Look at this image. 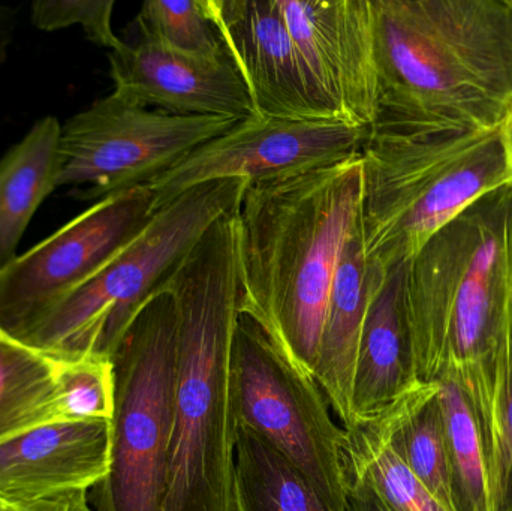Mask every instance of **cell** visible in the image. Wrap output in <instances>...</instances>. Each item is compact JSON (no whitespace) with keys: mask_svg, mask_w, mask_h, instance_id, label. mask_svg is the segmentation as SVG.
<instances>
[{"mask_svg":"<svg viewBox=\"0 0 512 511\" xmlns=\"http://www.w3.org/2000/svg\"><path fill=\"white\" fill-rule=\"evenodd\" d=\"M372 129L481 131L512 113V0H372Z\"/></svg>","mask_w":512,"mask_h":511,"instance_id":"7a4b0ae2","label":"cell"},{"mask_svg":"<svg viewBox=\"0 0 512 511\" xmlns=\"http://www.w3.org/2000/svg\"><path fill=\"white\" fill-rule=\"evenodd\" d=\"M63 365L65 360L0 332V446L66 422L59 383Z\"/></svg>","mask_w":512,"mask_h":511,"instance_id":"d6986e66","label":"cell"},{"mask_svg":"<svg viewBox=\"0 0 512 511\" xmlns=\"http://www.w3.org/2000/svg\"><path fill=\"white\" fill-rule=\"evenodd\" d=\"M177 317L158 290L114 354L116 410L111 462L93 511H162L167 495L176 392Z\"/></svg>","mask_w":512,"mask_h":511,"instance_id":"52a82bcc","label":"cell"},{"mask_svg":"<svg viewBox=\"0 0 512 511\" xmlns=\"http://www.w3.org/2000/svg\"><path fill=\"white\" fill-rule=\"evenodd\" d=\"M236 511H337L276 447L248 426L237 434Z\"/></svg>","mask_w":512,"mask_h":511,"instance_id":"7402d4cb","label":"cell"},{"mask_svg":"<svg viewBox=\"0 0 512 511\" xmlns=\"http://www.w3.org/2000/svg\"><path fill=\"white\" fill-rule=\"evenodd\" d=\"M403 309L415 378L471 395L512 324V183L483 195L406 263Z\"/></svg>","mask_w":512,"mask_h":511,"instance_id":"277c9868","label":"cell"},{"mask_svg":"<svg viewBox=\"0 0 512 511\" xmlns=\"http://www.w3.org/2000/svg\"><path fill=\"white\" fill-rule=\"evenodd\" d=\"M367 135L342 120H242L150 183L153 207L156 212L201 183L242 179L254 185L336 164L360 153Z\"/></svg>","mask_w":512,"mask_h":511,"instance_id":"8fae6325","label":"cell"},{"mask_svg":"<svg viewBox=\"0 0 512 511\" xmlns=\"http://www.w3.org/2000/svg\"><path fill=\"white\" fill-rule=\"evenodd\" d=\"M345 431L349 482L369 486L393 511H447L394 450L385 411Z\"/></svg>","mask_w":512,"mask_h":511,"instance_id":"603a6c76","label":"cell"},{"mask_svg":"<svg viewBox=\"0 0 512 511\" xmlns=\"http://www.w3.org/2000/svg\"><path fill=\"white\" fill-rule=\"evenodd\" d=\"M504 137L505 146H507L508 161H510V167L512 171V113L508 117L507 122L504 123Z\"/></svg>","mask_w":512,"mask_h":511,"instance_id":"f546056e","label":"cell"},{"mask_svg":"<svg viewBox=\"0 0 512 511\" xmlns=\"http://www.w3.org/2000/svg\"><path fill=\"white\" fill-rule=\"evenodd\" d=\"M48 504H50V503L39 504V506L27 507V509H21V510H15V511H48ZM0 511H5V510L0 509Z\"/></svg>","mask_w":512,"mask_h":511,"instance_id":"4dcf8cb0","label":"cell"},{"mask_svg":"<svg viewBox=\"0 0 512 511\" xmlns=\"http://www.w3.org/2000/svg\"><path fill=\"white\" fill-rule=\"evenodd\" d=\"M438 392L417 381L384 411L394 450L445 510L459 511Z\"/></svg>","mask_w":512,"mask_h":511,"instance_id":"ffe728a7","label":"cell"},{"mask_svg":"<svg viewBox=\"0 0 512 511\" xmlns=\"http://www.w3.org/2000/svg\"><path fill=\"white\" fill-rule=\"evenodd\" d=\"M242 120L177 116L111 92L62 126L59 186L78 200L149 186L201 144Z\"/></svg>","mask_w":512,"mask_h":511,"instance_id":"9c48e42d","label":"cell"},{"mask_svg":"<svg viewBox=\"0 0 512 511\" xmlns=\"http://www.w3.org/2000/svg\"><path fill=\"white\" fill-rule=\"evenodd\" d=\"M236 213L213 224L158 288L173 297L177 317L173 441L162 511H236Z\"/></svg>","mask_w":512,"mask_h":511,"instance_id":"3957f363","label":"cell"},{"mask_svg":"<svg viewBox=\"0 0 512 511\" xmlns=\"http://www.w3.org/2000/svg\"><path fill=\"white\" fill-rule=\"evenodd\" d=\"M438 401L459 511H490L486 459L474 413L462 390L450 381L439 383Z\"/></svg>","mask_w":512,"mask_h":511,"instance_id":"cb8c5ba5","label":"cell"},{"mask_svg":"<svg viewBox=\"0 0 512 511\" xmlns=\"http://www.w3.org/2000/svg\"><path fill=\"white\" fill-rule=\"evenodd\" d=\"M310 77L343 122L375 126L378 66L372 0H277Z\"/></svg>","mask_w":512,"mask_h":511,"instance_id":"4fadbf2b","label":"cell"},{"mask_svg":"<svg viewBox=\"0 0 512 511\" xmlns=\"http://www.w3.org/2000/svg\"><path fill=\"white\" fill-rule=\"evenodd\" d=\"M385 275V270L367 260L361 218L343 246L325 312L315 369L316 383L343 429L352 425V378L364 318Z\"/></svg>","mask_w":512,"mask_h":511,"instance_id":"2e32d148","label":"cell"},{"mask_svg":"<svg viewBox=\"0 0 512 511\" xmlns=\"http://www.w3.org/2000/svg\"><path fill=\"white\" fill-rule=\"evenodd\" d=\"M0 332H3V329H2V327H0Z\"/></svg>","mask_w":512,"mask_h":511,"instance_id":"1f68e13d","label":"cell"},{"mask_svg":"<svg viewBox=\"0 0 512 511\" xmlns=\"http://www.w3.org/2000/svg\"><path fill=\"white\" fill-rule=\"evenodd\" d=\"M15 14L5 6H0V66L5 63L8 57L9 45H11L12 35H14Z\"/></svg>","mask_w":512,"mask_h":511,"instance_id":"f1b7e54d","label":"cell"},{"mask_svg":"<svg viewBox=\"0 0 512 511\" xmlns=\"http://www.w3.org/2000/svg\"><path fill=\"white\" fill-rule=\"evenodd\" d=\"M246 186L242 179L201 183L156 210L119 254L17 339L63 360H113L162 282L213 224L239 210Z\"/></svg>","mask_w":512,"mask_h":511,"instance_id":"8992f818","label":"cell"},{"mask_svg":"<svg viewBox=\"0 0 512 511\" xmlns=\"http://www.w3.org/2000/svg\"><path fill=\"white\" fill-rule=\"evenodd\" d=\"M483 441L490 511H512V324L466 398Z\"/></svg>","mask_w":512,"mask_h":511,"instance_id":"44dd1931","label":"cell"},{"mask_svg":"<svg viewBox=\"0 0 512 511\" xmlns=\"http://www.w3.org/2000/svg\"><path fill=\"white\" fill-rule=\"evenodd\" d=\"M361 161L364 249L385 272L408 263L478 198L512 183L504 126L370 129Z\"/></svg>","mask_w":512,"mask_h":511,"instance_id":"5b68a950","label":"cell"},{"mask_svg":"<svg viewBox=\"0 0 512 511\" xmlns=\"http://www.w3.org/2000/svg\"><path fill=\"white\" fill-rule=\"evenodd\" d=\"M348 511H393L361 482H349Z\"/></svg>","mask_w":512,"mask_h":511,"instance_id":"83f0119b","label":"cell"},{"mask_svg":"<svg viewBox=\"0 0 512 511\" xmlns=\"http://www.w3.org/2000/svg\"><path fill=\"white\" fill-rule=\"evenodd\" d=\"M111 422H59L0 446V509L89 495L110 473Z\"/></svg>","mask_w":512,"mask_h":511,"instance_id":"9a60e30c","label":"cell"},{"mask_svg":"<svg viewBox=\"0 0 512 511\" xmlns=\"http://www.w3.org/2000/svg\"><path fill=\"white\" fill-rule=\"evenodd\" d=\"M405 270L406 263L388 270L367 308L352 378V425L375 419L418 381L403 309Z\"/></svg>","mask_w":512,"mask_h":511,"instance_id":"e0dca14e","label":"cell"},{"mask_svg":"<svg viewBox=\"0 0 512 511\" xmlns=\"http://www.w3.org/2000/svg\"><path fill=\"white\" fill-rule=\"evenodd\" d=\"M363 215L361 152L248 185L236 213L237 309L277 353L315 378L343 246Z\"/></svg>","mask_w":512,"mask_h":511,"instance_id":"6da1fadb","label":"cell"},{"mask_svg":"<svg viewBox=\"0 0 512 511\" xmlns=\"http://www.w3.org/2000/svg\"><path fill=\"white\" fill-rule=\"evenodd\" d=\"M234 368L240 425L297 465L337 511H348L346 431L315 378L286 362L254 321L239 314Z\"/></svg>","mask_w":512,"mask_h":511,"instance_id":"ba28073f","label":"cell"},{"mask_svg":"<svg viewBox=\"0 0 512 511\" xmlns=\"http://www.w3.org/2000/svg\"><path fill=\"white\" fill-rule=\"evenodd\" d=\"M114 0H39L30 6V20L44 32L80 26L93 44L119 50L125 42L114 33Z\"/></svg>","mask_w":512,"mask_h":511,"instance_id":"4316f807","label":"cell"},{"mask_svg":"<svg viewBox=\"0 0 512 511\" xmlns=\"http://www.w3.org/2000/svg\"><path fill=\"white\" fill-rule=\"evenodd\" d=\"M62 125L39 119L0 158V270L18 257V245L35 213L60 188Z\"/></svg>","mask_w":512,"mask_h":511,"instance_id":"ac0fdd59","label":"cell"},{"mask_svg":"<svg viewBox=\"0 0 512 511\" xmlns=\"http://www.w3.org/2000/svg\"><path fill=\"white\" fill-rule=\"evenodd\" d=\"M59 383L66 422L113 420L116 410L113 360L99 356L65 360Z\"/></svg>","mask_w":512,"mask_h":511,"instance_id":"484cf974","label":"cell"},{"mask_svg":"<svg viewBox=\"0 0 512 511\" xmlns=\"http://www.w3.org/2000/svg\"><path fill=\"white\" fill-rule=\"evenodd\" d=\"M114 93L147 108L177 116L258 117L245 81L233 60L198 59L168 50L149 39L110 51Z\"/></svg>","mask_w":512,"mask_h":511,"instance_id":"5bb4252c","label":"cell"},{"mask_svg":"<svg viewBox=\"0 0 512 511\" xmlns=\"http://www.w3.org/2000/svg\"><path fill=\"white\" fill-rule=\"evenodd\" d=\"M140 38L198 59L225 56L224 44L204 0H149L137 17Z\"/></svg>","mask_w":512,"mask_h":511,"instance_id":"d4e9b609","label":"cell"},{"mask_svg":"<svg viewBox=\"0 0 512 511\" xmlns=\"http://www.w3.org/2000/svg\"><path fill=\"white\" fill-rule=\"evenodd\" d=\"M155 213L149 186L108 195L0 270V327L20 338L92 279Z\"/></svg>","mask_w":512,"mask_h":511,"instance_id":"30bf717a","label":"cell"},{"mask_svg":"<svg viewBox=\"0 0 512 511\" xmlns=\"http://www.w3.org/2000/svg\"><path fill=\"white\" fill-rule=\"evenodd\" d=\"M204 6L259 119L342 120L304 66L277 0H204Z\"/></svg>","mask_w":512,"mask_h":511,"instance_id":"7c38bea8","label":"cell"}]
</instances>
